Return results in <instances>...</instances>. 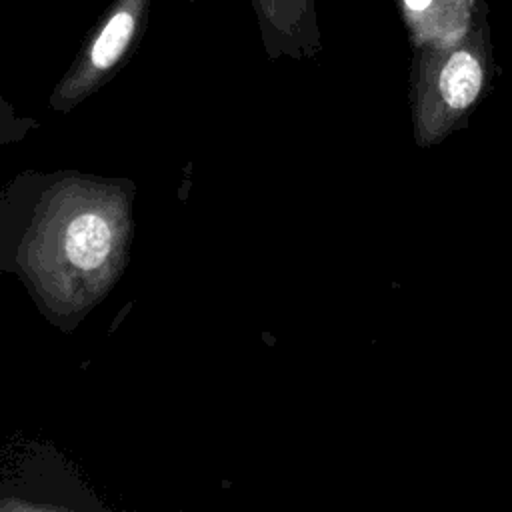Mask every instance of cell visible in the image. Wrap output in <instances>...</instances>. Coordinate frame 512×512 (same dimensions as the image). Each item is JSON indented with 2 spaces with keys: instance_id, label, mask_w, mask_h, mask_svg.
<instances>
[{
  "instance_id": "cell-1",
  "label": "cell",
  "mask_w": 512,
  "mask_h": 512,
  "mask_svg": "<svg viewBox=\"0 0 512 512\" xmlns=\"http://www.w3.org/2000/svg\"><path fill=\"white\" fill-rule=\"evenodd\" d=\"M486 68L478 50L462 46L420 66L414 92V140L434 146L464 122L484 90Z\"/></svg>"
},
{
  "instance_id": "cell-2",
  "label": "cell",
  "mask_w": 512,
  "mask_h": 512,
  "mask_svg": "<svg viewBox=\"0 0 512 512\" xmlns=\"http://www.w3.org/2000/svg\"><path fill=\"white\" fill-rule=\"evenodd\" d=\"M148 12L150 0H112L78 62L60 84L58 98L74 102L102 84L138 44Z\"/></svg>"
},
{
  "instance_id": "cell-3",
  "label": "cell",
  "mask_w": 512,
  "mask_h": 512,
  "mask_svg": "<svg viewBox=\"0 0 512 512\" xmlns=\"http://www.w3.org/2000/svg\"><path fill=\"white\" fill-rule=\"evenodd\" d=\"M270 56L308 54L318 46L314 0H250Z\"/></svg>"
},
{
  "instance_id": "cell-4",
  "label": "cell",
  "mask_w": 512,
  "mask_h": 512,
  "mask_svg": "<svg viewBox=\"0 0 512 512\" xmlns=\"http://www.w3.org/2000/svg\"><path fill=\"white\" fill-rule=\"evenodd\" d=\"M112 248V230L108 222L94 214H80L66 232V254L82 270H96L104 264Z\"/></svg>"
},
{
  "instance_id": "cell-5",
  "label": "cell",
  "mask_w": 512,
  "mask_h": 512,
  "mask_svg": "<svg viewBox=\"0 0 512 512\" xmlns=\"http://www.w3.org/2000/svg\"><path fill=\"white\" fill-rule=\"evenodd\" d=\"M404 4H406L412 12H424V10L432 4V0H404Z\"/></svg>"
}]
</instances>
